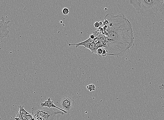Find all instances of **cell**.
<instances>
[{
  "mask_svg": "<svg viewBox=\"0 0 164 120\" xmlns=\"http://www.w3.org/2000/svg\"><path fill=\"white\" fill-rule=\"evenodd\" d=\"M102 22V26L97 30L106 37L107 55H120L132 47L135 38L132 25L123 14L108 13Z\"/></svg>",
  "mask_w": 164,
  "mask_h": 120,
  "instance_id": "1",
  "label": "cell"
},
{
  "mask_svg": "<svg viewBox=\"0 0 164 120\" xmlns=\"http://www.w3.org/2000/svg\"><path fill=\"white\" fill-rule=\"evenodd\" d=\"M32 115L33 118L40 117L43 120H54L57 117L58 114L63 115L65 113L62 111H54L53 109L41 107L37 103H34L32 108Z\"/></svg>",
  "mask_w": 164,
  "mask_h": 120,
  "instance_id": "2",
  "label": "cell"
},
{
  "mask_svg": "<svg viewBox=\"0 0 164 120\" xmlns=\"http://www.w3.org/2000/svg\"><path fill=\"white\" fill-rule=\"evenodd\" d=\"M163 2V0H141L140 13L149 17L156 16Z\"/></svg>",
  "mask_w": 164,
  "mask_h": 120,
  "instance_id": "3",
  "label": "cell"
},
{
  "mask_svg": "<svg viewBox=\"0 0 164 120\" xmlns=\"http://www.w3.org/2000/svg\"><path fill=\"white\" fill-rule=\"evenodd\" d=\"M12 22L11 21H6L3 17L0 20V40H2L5 38H9L10 31L8 30L10 28L9 23Z\"/></svg>",
  "mask_w": 164,
  "mask_h": 120,
  "instance_id": "4",
  "label": "cell"
},
{
  "mask_svg": "<svg viewBox=\"0 0 164 120\" xmlns=\"http://www.w3.org/2000/svg\"><path fill=\"white\" fill-rule=\"evenodd\" d=\"M75 102L71 98L66 95L63 97L61 102V105L63 110L68 113L72 110Z\"/></svg>",
  "mask_w": 164,
  "mask_h": 120,
  "instance_id": "5",
  "label": "cell"
},
{
  "mask_svg": "<svg viewBox=\"0 0 164 120\" xmlns=\"http://www.w3.org/2000/svg\"><path fill=\"white\" fill-rule=\"evenodd\" d=\"M40 105L42 107H46L49 108H56L58 109L60 111H61L65 114H67L68 113L67 111H65L61 108H60L58 107H57L54 104V102L52 101L51 98H48L47 101H45L44 102H41V103Z\"/></svg>",
  "mask_w": 164,
  "mask_h": 120,
  "instance_id": "6",
  "label": "cell"
},
{
  "mask_svg": "<svg viewBox=\"0 0 164 120\" xmlns=\"http://www.w3.org/2000/svg\"><path fill=\"white\" fill-rule=\"evenodd\" d=\"M94 39H91V38H89L88 39H87L85 41L83 42H82L78 43H69V46H76V48L80 47V46H84V48H87L88 49L89 46L93 42Z\"/></svg>",
  "mask_w": 164,
  "mask_h": 120,
  "instance_id": "7",
  "label": "cell"
},
{
  "mask_svg": "<svg viewBox=\"0 0 164 120\" xmlns=\"http://www.w3.org/2000/svg\"><path fill=\"white\" fill-rule=\"evenodd\" d=\"M141 0H130V3L136 10L139 12L141 11Z\"/></svg>",
  "mask_w": 164,
  "mask_h": 120,
  "instance_id": "8",
  "label": "cell"
},
{
  "mask_svg": "<svg viewBox=\"0 0 164 120\" xmlns=\"http://www.w3.org/2000/svg\"><path fill=\"white\" fill-rule=\"evenodd\" d=\"M18 107L20 108V110L19 112H18L16 114L18 115H22L23 114H25V115H28V114H31L30 113L27 112L24 109V106H23L20 105V106H19Z\"/></svg>",
  "mask_w": 164,
  "mask_h": 120,
  "instance_id": "9",
  "label": "cell"
},
{
  "mask_svg": "<svg viewBox=\"0 0 164 120\" xmlns=\"http://www.w3.org/2000/svg\"><path fill=\"white\" fill-rule=\"evenodd\" d=\"M87 88L90 91L95 90V87L94 84H90L88 86H87Z\"/></svg>",
  "mask_w": 164,
  "mask_h": 120,
  "instance_id": "10",
  "label": "cell"
},
{
  "mask_svg": "<svg viewBox=\"0 0 164 120\" xmlns=\"http://www.w3.org/2000/svg\"><path fill=\"white\" fill-rule=\"evenodd\" d=\"M159 10L161 14L164 16V0H163V3L162 6H161Z\"/></svg>",
  "mask_w": 164,
  "mask_h": 120,
  "instance_id": "11",
  "label": "cell"
},
{
  "mask_svg": "<svg viewBox=\"0 0 164 120\" xmlns=\"http://www.w3.org/2000/svg\"><path fill=\"white\" fill-rule=\"evenodd\" d=\"M69 12V10L67 8H65L62 10V13L64 14L67 15Z\"/></svg>",
  "mask_w": 164,
  "mask_h": 120,
  "instance_id": "12",
  "label": "cell"
},
{
  "mask_svg": "<svg viewBox=\"0 0 164 120\" xmlns=\"http://www.w3.org/2000/svg\"><path fill=\"white\" fill-rule=\"evenodd\" d=\"M102 53V49L101 48H99L98 49L97 51V54L100 57H101V55Z\"/></svg>",
  "mask_w": 164,
  "mask_h": 120,
  "instance_id": "13",
  "label": "cell"
},
{
  "mask_svg": "<svg viewBox=\"0 0 164 120\" xmlns=\"http://www.w3.org/2000/svg\"><path fill=\"white\" fill-rule=\"evenodd\" d=\"M101 55L103 57L107 56V51H106V49H102V53Z\"/></svg>",
  "mask_w": 164,
  "mask_h": 120,
  "instance_id": "14",
  "label": "cell"
},
{
  "mask_svg": "<svg viewBox=\"0 0 164 120\" xmlns=\"http://www.w3.org/2000/svg\"><path fill=\"white\" fill-rule=\"evenodd\" d=\"M99 42V39L97 37H95L94 39L93 43L95 44H96L97 43Z\"/></svg>",
  "mask_w": 164,
  "mask_h": 120,
  "instance_id": "15",
  "label": "cell"
},
{
  "mask_svg": "<svg viewBox=\"0 0 164 120\" xmlns=\"http://www.w3.org/2000/svg\"><path fill=\"white\" fill-rule=\"evenodd\" d=\"M94 26L95 28H98L100 26V25L99 22H96L94 24Z\"/></svg>",
  "mask_w": 164,
  "mask_h": 120,
  "instance_id": "16",
  "label": "cell"
},
{
  "mask_svg": "<svg viewBox=\"0 0 164 120\" xmlns=\"http://www.w3.org/2000/svg\"><path fill=\"white\" fill-rule=\"evenodd\" d=\"M158 89L161 90H164V84H162V85H160L158 86Z\"/></svg>",
  "mask_w": 164,
  "mask_h": 120,
  "instance_id": "17",
  "label": "cell"
},
{
  "mask_svg": "<svg viewBox=\"0 0 164 120\" xmlns=\"http://www.w3.org/2000/svg\"><path fill=\"white\" fill-rule=\"evenodd\" d=\"M90 38H91V39H94L95 38V36L93 34H91L90 35Z\"/></svg>",
  "mask_w": 164,
  "mask_h": 120,
  "instance_id": "18",
  "label": "cell"
},
{
  "mask_svg": "<svg viewBox=\"0 0 164 120\" xmlns=\"http://www.w3.org/2000/svg\"><path fill=\"white\" fill-rule=\"evenodd\" d=\"M35 120H43V119L41 117H38L35 119Z\"/></svg>",
  "mask_w": 164,
  "mask_h": 120,
  "instance_id": "19",
  "label": "cell"
}]
</instances>
